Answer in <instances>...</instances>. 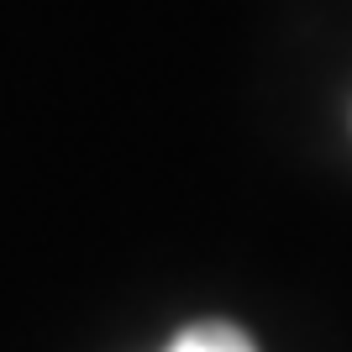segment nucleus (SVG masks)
Here are the masks:
<instances>
[{"label":"nucleus","mask_w":352,"mask_h":352,"mask_svg":"<svg viewBox=\"0 0 352 352\" xmlns=\"http://www.w3.org/2000/svg\"><path fill=\"white\" fill-rule=\"evenodd\" d=\"M168 352H258L236 326H226V321H206V326H190L184 337L174 342Z\"/></svg>","instance_id":"1"}]
</instances>
